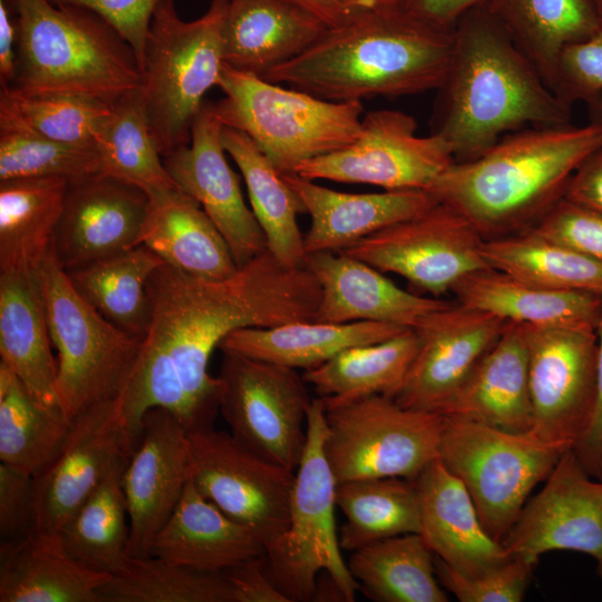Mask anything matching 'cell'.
I'll return each mask as SVG.
<instances>
[{
	"label": "cell",
	"instance_id": "38",
	"mask_svg": "<svg viewBox=\"0 0 602 602\" xmlns=\"http://www.w3.org/2000/svg\"><path fill=\"white\" fill-rule=\"evenodd\" d=\"M165 262L139 244L67 272L78 294L118 329L144 339L152 321L149 276Z\"/></svg>",
	"mask_w": 602,
	"mask_h": 602
},
{
	"label": "cell",
	"instance_id": "8",
	"mask_svg": "<svg viewBox=\"0 0 602 602\" xmlns=\"http://www.w3.org/2000/svg\"><path fill=\"white\" fill-rule=\"evenodd\" d=\"M36 273L58 351V402L72 420L87 408L122 394L137 362L142 339L118 329L86 302L51 249Z\"/></svg>",
	"mask_w": 602,
	"mask_h": 602
},
{
	"label": "cell",
	"instance_id": "17",
	"mask_svg": "<svg viewBox=\"0 0 602 602\" xmlns=\"http://www.w3.org/2000/svg\"><path fill=\"white\" fill-rule=\"evenodd\" d=\"M136 445L118 397L77 415L58 454L33 476L32 531L59 534L113 464Z\"/></svg>",
	"mask_w": 602,
	"mask_h": 602
},
{
	"label": "cell",
	"instance_id": "45",
	"mask_svg": "<svg viewBox=\"0 0 602 602\" xmlns=\"http://www.w3.org/2000/svg\"><path fill=\"white\" fill-rule=\"evenodd\" d=\"M98 148L103 175L133 184L148 195L178 188L151 132L140 88L113 104Z\"/></svg>",
	"mask_w": 602,
	"mask_h": 602
},
{
	"label": "cell",
	"instance_id": "12",
	"mask_svg": "<svg viewBox=\"0 0 602 602\" xmlns=\"http://www.w3.org/2000/svg\"><path fill=\"white\" fill-rule=\"evenodd\" d=\"M220 412L232 437L262 458L295 472L312 402L297 369L223 352Z\"/></svg>",
	"mask_w": 602,
	"mask_h": 602
},
{
	"label": "cell",
	"instance_id": "27",
	"mask_svg": "<svg viewBox=\"0 0 602 602\" xmlns=\"http://www.w3.org/2000/svg\"><path fill=\"white\" fill-rule=\"evenodd\" d=\"M328 28L317 16L287 0H229L224 62L264 78L304 52Z\"/></svg>",
	"mask_w": 602,
	"mask_h": 602
},
{
	"label": "cell",
	"instance_id": "3",
	"mask_svg": "<svg viewBox=\"0 0 602 602\" xmlns=\"http://www.w3.org/2000/svg\"><path fill=\"white\" fill-rule=\"evenodd\" d=\"M453 43L401 8L357 11L264 79L331 101L417 95L441 86Z\"/></svg>",
	"mask_w": 602,
	"mask_h": 602
},
{
	"label": "cell",
	"instance_id": "44",
	"mask_svg": "<svg viewBox=\"0 0 602 602\" xmlns=\"http://www.w3.org/2000/svg\"><path fill=\"white\" fill-rule=\"evenodd\" d=\"M99 602H233L224 572H206L164 559L128 556L98 591Z\"/></svg>",
	"mask_w": 602,
	"mask_h": 602
},
{
	"label": "cell",
	"instance_id": "21",
	"mask_svg": "<svg viewBox=\"0 0 602 602\" xmlns=\"http://www.w3.org/2000/svg\"><path fill=\"white\" fill-rule=\"evenodd\" d=\"M149 203L142 188L97 174L69 182L51 251L70 271L139 245Z\"/></svg>",
	"mask_w": 602,
	"mask_h": 602
},
{
	"label": "cell",
	"instance_id": "26",
	"mask_svg": "<svg viewBox=\"0 0 602 602\" xmlns=\"http://www.w3.org/2000/svg\"><path fill=\"white\" fill-rule=\"evenodd\" d=\"M439 414L513 433L532 430L534 418L523 324L507 321L499 339Z\"/></svg>",
	"mask_w": 602,
	"mask_h": 602
},
{
	"label": "cell",
	"instance_id": "34",
	"mask_svg": "<svg viewBox=\"0 0 602 602\" xmlns=\"http://www.w3.org/2000/svg\"><path fill=\"white\" fill-rule=\"evenodd\" d=\"M484 6L551 89L563 49L602 21L592 0H486Z\"/></svg>",
	"mask_w": 602,
	"mask_h": 602
},
{
	"label": "cell",
	"instance_id": "41",
	"mask_svg": "<svg viewBox=\"0 0 602 602\" xmlns=\"http://www.w3.org/2000/svg\"><path fill=\"white\" fill-rule=\"evenodd\" d=\"M337 507L347 521L339 533L342 550L408 533L420 534V514L412 480L401 477L363 478L339 483Z\"/></svg>",
	"mask_w": 602,
	"mask_h": 602
},
{
	"label": "cell",
	"instance_id": "19",
	"mask_svg": "<svg viewBox=\"0 0 602 602\" xmlns=\"http://www.w3.org/2000/svg\"><path fill=\"white\" fill-rule=\"evenodd\" d=\"M507 321L448 302L412 329L418 350L395 396L405 408L439 414L503 333Z\"/></svg>",
	"mask_w": 602,
	"mask_h": 602
},
{
	"label": "cell",
	"instance_id": "30",
	"mask_svg": "<svg viewBox=\"0 0 602 602\" xmlns=\"http://www.w3.org/2000/svg\"><path fill=\"white\" fill-rule=\"evenodd\" d=\"M148 196L139 244L194 276L225 279L239 270L229 244L197 201L178 188Z\"/></svg>",
	"mask_w": 602,
	"mask_h": 602
},
{
	"label": "cell",
	"instance_id": "54",
	"mask_svg": "<svg viewBox=\"0 0 602 602\" xmlns=\"http://www.w3.org/2000/svg\"><path fill=\"white\" fill-rule=\"evenodd\" d=\"M596 336V404L591 425L573 449L584 469L602 479V294Z\"/></svg>",
	"mask_w": 602,
	"mask_h": 602
},
{
	"label": "cell",
	"instance_id": "60",
	"mask_svg": "<svg viewBox=\"0 0 602 602\" xmlns=\"http://www.w3.org/2000/svg\"><path fill=\"white\" fill-rule=\"evenodd\" d=\"M349 11H375L400 8L402 0H339Z\"/></svg>",
	"mask_w": 602,
	"mask_h": 602
},
{
	"label": "cell",
	"instance_id": "47",
	"mask_svg": "<svg viewBox=\"0 0 602 602\" xmlns=\"http://www.w3.org/2000/svg\"><path fill=\"white\" fill-rule=\"evenodd\" d=\"M97 174L98 146L64 144L0 118V182L49 176L72 182Z\"/></svg>",
	"mask_w": 602,
	"mask_h": 602
},
{
	"label": "cell",
	"instance_id": "49",
	"mask_svg": "<svg viewBox=\"0 0 602 602\" xmlns=\"http://www.w3.org/2000/svg\"><path fill=\"white\" fill-rule=\"evenodd\" d=\"M552 90L570 107L602 93V21L589 37L563 49Z\"/></svg>",
	"mask_w": 602,
	"mask_h": 602
},
{
	"label": "cell",
	"instance_id": "56",
	"mask_svg": "<svg viewBox=\"0 0 602 602\" xmlns=\"http://www.w3.org/2000/svg\"><path fill=\"white\" fill-rule=\"evenodd\" d=\"M486 0H402L400 8L435 27L453 30L458 20Z\"/></svg>",
	"mask_w": 602,
	"mask_h": 602
},
{
	"label": "cell",
	"instance_id": "15",
	"mask_svg": "<svg viewBox=\"0 0 602 602\" xmlns=\"http://www.w3.org/2000/svg\"><path fill=\"white\" fill-rule=\"evenodd\" d=\"M416 132V119L401 110L368 111L355 143L308 159L294 173L312 181L369 184L385 191L426 190L455 158L441 137Z\"/></svg>",
	"mask_w": 602,
	"mask_h": 602
},
{
	"label": "cell",
	"instance_id": "7",
	"mask_svg": "<svg viewBox=\"0 0 602 602\" xmlns=\"http://www.w3.org/2000/svg\"><path fill=\"white\" fill-rule=\"evenodd\" d=\"M214 103L222 124L247 135L281 174L355 143L361 101H331L224 65Z\"/></svg>",
	"mask_w": 602,
	"mask_h": 602
},
{
	"label": "cell",
	"instance_id": "50",
	"mask_svg": "<svg viewBox=\"0 0 602 602\" xmlns=\"http://www.w3.org/2000/svg\"><path fill=\"white\" fill-rule=\"evenodd\" d=\"M528 230L602 263V213L598 211L563 197Z\"/></svg>",
	"mask_w": 602,
	"mask_h": 602
},
{
	"label": "cell",
	"instance_id": "2",
	"mask_svg": "<svg viewBox=\"0 0 602 602\" xmlns=\"http://www.w3.org/2000/svg\"><path fill=\"white\" fill-rule=\"evenodd\" d=\"M453 36L431 134L447 143L455 162L482 155L525 126L572 125V107L545 84L484 4L464 14Z\"/></svg>",
	"mask_w": 602,
	"mask_h": 602
},
{
	"label": "cell",
	"instance_id": "6",
	"mask_svg": "<svg viewBox=\"0 0 602 602\" xmlns=\"http://www.w3.org/2000/svg\"><path fill=\"white\" fill-rule=\"evenodd\" d=\"M227 2L211 0L204 14L186 21L178 16L175 0H169L153 16L140 93L162 157L190 143L206 93L220 84Z\"/></svg>",
	"mask_w": 602,
	"mask_h": 602
},
{
	"label": "cell",
	"instance_id": "23",
	"mask_svg": "<svg viewBox=\"0 0 602 602\" xmlns=\"http://www.w3.org/2000/svg\"><path fill=\"white\" fill-rule=\"evenodd\" d=\"M303 265L321 290L315 321H376L414 329L426 314L448 303L404 290L383 272L340 251L305 254Z\"/></svg>",
	"mask_w": 602,
	"mask_h": 602
},
{
	"label": "cell",
	"instance_id": "55",
	"mask_svg": "<svg viewBox=\"0 0 602 602\" xmlns=\"http://www.w3.org/2000/svg\"><path fill=\"white\" fill-rule=\"evenodd\" d=\"M564 198L602 213V146L592 152L572 175Z\"/></svg>",
	"mask_w": 602,
	"mask_h": 602
},
{
	"label": "cell",
	"instance_id": "25",
	"mask_svg": "<svg viewBox=\"0 0 602 602\" xmlns=\"http://www.w3.org/2000/svg\"><path fill=\"white\" fill-rule=\"evenodd\" d=\"M282 176L311 219L303 235L305 254L339 252L438 203L427 190L356 194L321 186L295 173Z\"/></svg>",
	"mask_w": 602,
	"mask_h": 602
},
{
	"label": "cell",
	"instance_id": "29",
	"mask_svg": "<svg viewBox=\"0 0 602 602\" xmlns=\"http://www.w3.org/2000/svg\"><path fill=\"white\" fill-rule=\"evenodd\" d=\"M450 292L459 304L532 327L595 332L601 308V294L541 288L492 266L465 275Z\"/></svg>",
	"mask_w": 602,
	"mask_h": 602
},
{
	"label": "cell",
	"instance_id": "42",
	"mask_svg": "<svg viewBox=\"0 0 602 602\" xmlns=\"http://www.w3.org/2000/svg\"><path fill=\"white\" fill-rule=\"evenodd\" d=\"M72 420L38 402L0 361V460L30 476L41 472L62 447Z\"/></svg>",
	"mask_w": 602,
	"mask_h": 602
},
{
	"label": "cell",
	"instance_id": "5",
	"mask_svg": "<svg viewBox=\"0 0 602 602\" xmlns=\"http://www.w3.org/2000/svg\"><path fill=\"white\" fill-rule=\"evenodd\" d=\"M18 26L13 88L64 93L113 105L138 89L143 72L117 30L96 12L49 0H11Z\"/></svg>",
	"mask_w": 602,
	"mask_h": 602
},
{
	"label": "cell",
	"instance_id": "28",
	"mask_svg": "<svg viewBox=\"0 0 602 602\" xmlns=\"http://www.w3.org/2000/svg\"><path fill=\"white\" fill-rule=\"evenodd\" d=\"M149 555L200 571L224 572L265 555V545L188 480L173 513L156 534Z\"/></svg>",
	"mask_w": 602,
	"mask_h": 602
},
{
	"label": "cell",
	"instance_id": "31",
	"mask_svg": "<svg viewBox=\"0 0 602 602\" xmlns=\"http://www.w3.org/2000/svg\"><path fill=\"white\" fill-rule=\"evenodd\" d=\"M37 273H0V357L31 396L60 409L57 361Z\"/></svg>",
	"mask_w": 602,
	"mask_h": 602
},
{
	"label": "cell",
	"instance_id": "1",
	"mask_svg": "<svg viewBox=\"0 0 602 602\" xmlns=\"http://www.w3.org/2000/svg\"><path fill=\"white\" fill-rule=\"evenodd\" d=\"M152 321L135 368L118 396L138 440L144 415L169 411L187 434L213 428L221 382L208 373L215 348L231 332L315 321L321 290L304 266L289 268L266 250L231 276L205 279L166 263L147 282Z\"/></svg>",
	"mask_w": 602,
	"mask_h": 602
},
{
	"label": "cell",
	"instance_id": "53",
	"mask_svg": "<svg viewBox=\"0 0 602 602\" xmlns=\"http://www.w3.org/2000/svg\"><path fill=\"white\" fill-rule=\"evenodd\" d=\"M233 602H291L272 582L265 555L244 561L225 571Z\"/></svg>",
	"mask_w": 602,
	"mask_h": 602
},
{
	"label": "cell",
	"instance_id": "14",
	"mask_svg": "<svg viewBox=\"0 0 602 602\" xmlns=\"http://www.w3.org/2000/svg\"><path fill=\"white\" fill-rule=\"evenodd\" d=\"M190 480L229 517L250 528L265 552L285 533L294 472L212 429L188 434Z\"/></svg>",
	"mask_w": 602,
	"mask_h": 602
},
{
	"label": "cell",
	"instance_id": "10",
	"mask_svg": "<svg viewBox=\"0 0 602 602\" xmlns=\"http://www.w3.org/2000/svg\"><path fill=\"white\" fill-rule=\"evenodd\" d=\"M567 450L531 433L444 416L438 459L464 484L483 526L502 543L532 491Z\"/></svg>",
	"mask_w": 602,
	"mask_h": 602
},
{
	"label": "cell",
	"instance_id": "4",
	"mask_svg": "<svg viewBox=\"0 0 602 602\" xmlns=\"http://www.w3.org/2000/svg\"><path fill=\"white\" fill-rule=\"evenodd\" d=\"M601 146L602 129L592 124L523 128L455 162L426 190L484 240L507 236L531 229L561 201L576 168Z\"/></svg>",
	"mask_w": 602,
	"mask_h": 602
},
{
	"label": "cell",
	"instance_id": "24",
	"mask_svg": "<svg viewBox=\"0 0 602 602\" xmlns=\"http://www.w3.org/2000/svg\"><path fill=\"white\" fill-rule=\"evenodd\" d=\"M412 483L420 534L436 557L467 576L479 575L513 557L487 533L466 487L438 458Z\"/></svg>",
	"mask_w": 602,
	"mask_h": 602
},
{
	"label": "cell",
	"instance_id": "61",
	"mask_svg": "<svg viewBox=\"0 0 602 602\" xmlns=\"http://www.w3.org/2000/svg\"><path fill=\"white\" fill-rule=\"evenodd\" d=\"M589 111L590 124L602 129V93L585 101Z\"/></svg>",
	"mask_w": 602,
	"mask_h": 602
},
{
	"label": "cell",
	"instance_id": "33",
	"mask_svg": "<svg viewBox=\"0 0 602 602\" xmlns=\"http://www.w3.org/2000/svg\"><path fill=\"white\" fill-rule=\"evenodd\" d=\"M405 330L407 328L376 321H298L234 330L222 340L219 348L222 352L307 371L321 366L344 349L381 342Z\"/></svg>",
	"mask_w": 602,
	"mask_h": 602
},
{
	"label": "cell",
	"instance_id": "20",
	"mask_svg": "<svg viewBox=\"0 0 602 602\" xmlns=\"http://www.w3.org/2000/svg\"><path fill=\"white\" fill-rule=\"evenodd\" d=\"M224 125L214 103L194 119L190 143L163 157L177 187L202 206L230 246L239 268L268 250L265 235L246 206L236 173L222 143Z\"/></svg>",
	"mask_w": 602,
	"mask_h": 602
},
{
	"label": "cell",
	"instance_id": "40",
	"mask_svg": "<svg viewBox=\"0 0 602 602\" xmlns=\"http://www.w3.org/2000/svg\"><path fill=\"white\" fill-rule=\"evenodd\" d=\"M130 456L118 458L59 532L65 551L81 565L115 574L128 557L129 520L123 476Z\"/></svg>",
	"mask_w": 602,
	"mask_h": 602
},
{
	"label": "cell",
	"instance_id": "22",
	"mask_svg": "<svg viewBox=\"0 0 602 602\" xmlns=\"http://www.w3.org/2000/svg\"><path fill=\"white\" fill-rule=\"evenodd\" d=\"M188 480L187 431L169 411L149 409L123 476L129 520L128 556L149 555L156 534Z\"/></svg>",
	"mask_w": 602,
	"mask_h": 602
},
{
	"label": "cell",
	"instance_id": "36",
	"mask_svg": "<svg viewBox=\"0 0 602 602\" xmlns=\"http://www.w3.org/2000/svg\"><path fill=\"white\" fill-rule=\"evenodd\" d=\"M222 143L244 178L268 250L285 266H302L305 253L297 220L305 213L302 202L247 135L224 126Z\"/></svg>",
	"mask_w": 602,
	"mask_h": 602
},
{
	"label": "cell",
	"instance_id": "37",
	"mask_svg": "<svg viewBox=\"0 0 602 602\" xmlns=\"http://www.w3.org/2000/svg\"><path fill=\"white\" fill-rule=\"evenodd\" d=\"M368 599L377 602H447L435 555L419 533L387 537L353 552L347 563Z\"/></svg>",
	"mask_w": 602,
	"mask_h": 602
},
{
	"label": "cell",
	"instance_id": "51",
	"mask_svg": "<svg viewBox=\"0 0 602 602\" xmlns=\"http://www.w3.org/2000/svg\"><path fill=\"white\" fill-rule=\"evenodd\" d=\"M55 4H71L89 9L127 41L143 69L146 41L156 9L169 0H49ZM143 72V71H142Z\"/></svg>",
	"mask_w": 602,
	"mask_h": 602
},
{
	"label": "cell",
	"instance_id": "39",
	"mask_svg": "<svg viewBox=\"0 0 602 602\" xmlns=\"http://www.w3.org/2000/svg\"><path fill=\"white\" fill-rule=\"evenodd\" d=\"M412 329L377 343L342 350L303 378L315 394L330 401H347L371 395L390 398L400 390L418 350Z\"/></svg>",
	"mask_w": 602,
	"mask_h": 602
},
{
	"label": "cell",
	"instance_id": "43",
	"mask_svg": "<svg viewBox=\"0 0 602 602\" xmlns=\"http://www.w3.org/2000/svg\"><path fill=\"white\" fill-rule=\"evenodd\" d=\"M489 266L531 284L557 291L602 294V263L532 230L485 240Z\"/></svg>",
	"mask_w": 602,
	"mask_h": 602
},
{
	"label": "cell",
	"instance_id": "18",
	"mask_svg": "<svg viewBox=\"0 0 602 602\" xmlns=\"http://www.w3.org/2000/svg\"><path fill=\"white\" fill-rule=\"evenodd\" d=\"M544 482L502 544L534 565L552 551L583 553L593 559L602 581V479L591 476L571 449Z\"/></svg>",
	"mask_w": 602,
	"mask_h": 602
},
{
	"label": "cell",
	"instance_id": "57",
	"mask_svg": "<svg viewBox=\"0 0 602 602\" xmlns=\"http://www.w3.org/2000/svg\"><path fill=\"white\" fill-rule=\"evenodd\" d=\"M18 26L11 0H0V85L12 86L17 74Z\"/></svg>",
	"mask_w": 602,
	"mask_h": 602
},
{
	"label": "cell",
	"instance_id": "58",
	"mask_svg": "<svg viewBox=\"0 0 602 602\" xmlns=\"http://www.w3.org/2000/svg\"><path fill=\"white\" fill-rule=\"evenodd\" d=\"M310 11L321 19L328 27L343 23L349 12L339 0H287Z\"/></svg>",
	"mask_w": 602,
	"mask_h": 602
},
{
	"label": "cell",
	"instance_id": "32",
	"mask_svg": "<svg viewBox=\"0 0 602 602\" xmlns=\"http://www.w3.org/2000/svg\"><path fill=\"white\" fill-rule=\"evenodd\" d=\"M110 574L65 551L59 534L31 531L0 546V602H99Z\"/></svg>",
	"mask_w": 602,
	"mask_h": 602
},
{
	"label": "cell",
	"instance_id": "35",
	"mask_svg": "<svg viewBox=\"0 0 602 602\" xmlns=\"http://www.w3.org/2000/svg\"><path fill=\"white\" fill-rule=\"evenodd\" d=\"M68 184L54 176L0 182V273L37 270L51 249Z\"/></svg>",
	"mask_w": 602,
	"mask_h": 602
},
{
	"label": "cell",
	"instance_id": "52",
	"mask_svg": "<svg viewBox=\"0 0 602 602\" xmlns=\"http://www.w3.org/2000/svg\"><path fill=\"white\" fill-rule=\"evenodd\" d=\"M33 477L0 463L1 542L19 538L32 531Z\"/></svg>",
	"mask_w": 602,
	"mask_h": 602
},
{
	"label": "cell",
	"instance_id": "9",
	"mask_svg": "<svg viewBox=\"0 0 602 602\" xmlns=\"http://www.w3.org/2000/svg\"><path fill=\"white\" fill-rule=\"evenodd\" d=\"M326 431L323 400L313 398L305 447L294 472L289 525L265 552L270 579L291 602L313 601L321 572L339 584L347 602L360 590L341 554L334 517L338 483L323 450Z\"/></svg>",
	"mask_w": 602,
	"mask_h": 602
},
{
	"label": "cell",
	"instance_id": "48",
	"mask_svg": "<svg viewBox=\"0 0 602 602\" xmlns=\"http://www.w3.org/2000/svg\"><path fill=\"white\" fill-rule=\"evenodd\" d=\"M534 567L513 556L479 575L467 576L435 556L438 582L460 602H520L525 598Z\"/></svg>",
	"mask_w": 602,
	"mask_h": 602
},
{
	"label": "cell",
	"instance_id": "13",
	"mask_svg": "<svg viewBox=\"0 0 602 602\" xmlns=\"http://www.w3.org/2000/svg\"><path fill=\"white\" fill-rule=\"evenodd\" d=\"M484 242L465 215L438 202L340 252L402 276L415 290L439 297L465 275L489 266Z\"/></svg>",
	"mask_w": 602,
	"mask_h": 602
},
{
	"label": "cell",
	"instance_id": "59",
	"mask_svg": "<svg viewBox=\"0 0 602 602\" xmlns=\"http://www.w3.org/2000/svg\"><path fill=\"white\" fill-rule=\"evenodd\" d=\"M313 601L347 602V598L332 576L327 572H321L317 579Z\"/></svg>",
	"mask_w": 602,
	"mask_h": 602
},
{
	"label": "cell",
	"instance_id": "46",
	"mask_svg": "<svg viewBox=\"0 0 602 602\" xmlns=\"http://www.w3.org/2000/svg\"><path fill=\"white\" fill-rule=\"evenodd\" d=\"M111 110L113 105L81 95L0 90V118L64 144L98 146Z\"/></svg>",
	"mask_w": 602,
	"mask_h": 602
},
{
	"label": "cell",
	"instance_id": "62",
	"mask_svg": "<svg viewBox=\"0 0 602 602\" xmlns=\"http://www.w3.org/2000/svg\"><path fill=\"white\" fill-rule=\"evenodd\" d=\"M595 7L598 8L599 12L602 16V0H592Z\"/></svg>",
	"mask_w": 602,
	"mask_h": 602
},
{
	"label": "cell",
	"instance_id": "11",
	"mask_svg": "<svg viewBox=\"0 0 602 602\" xmlns=\"http://www.w3.org/2000/svg\"><path fill=\"white\" fill-rule=\"evenodd\" d=\"M322 400L323 450L338 484L380 477L414 480L438 458L440 414L405 408L381 395Z\"/></svg>",
	"mask_w": 602,
	"mask_h": 602
},
{
	"label": "cell",
	"instance_id": "16",
	"mask_svg": "<svg viewBox=\"0 0 602 602\" xmlns=\"http://www.w3.org/2000/svg\"><path fill=\"white\" fill-rule=\"evenodd\" d=\"M534 437L574 449L596 404L595 332L524 326Z\"/></svg>",
	"mask_w": 602,
	"mask_h": 602
}]
</instances>
